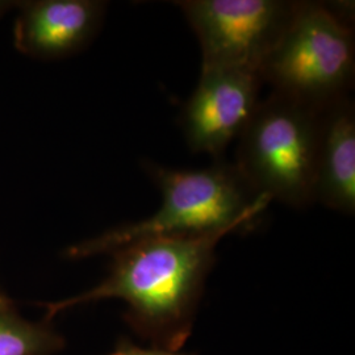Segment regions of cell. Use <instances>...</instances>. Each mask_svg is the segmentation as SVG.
Returning a JSON list of instances; mask_svg holds the SVG:
<instances>
[{
	"label": "cell",
	"mask_w": 355,
	"mask_h": 355,
	"mask_svg": "<svg viewBox=\"0 0 355 355\" xmlns=\"http://www.w3.org/2000/svg\"><path fill=\"white\" fill-rule=\"evenodd\" d=\"M230 230L142 239L117 248L110 274L89 291L46 303L45 321L76 305L120 299L125 321L154 347L179 352L190 338L215 250Z\"/></svg>",
	"instance_id": "1"
},
{
	"label": "cell",
	"mask_w": 355,
	"mask_h": 355,
	"mask_svg": "<svg viewBox=\"0 0 355 355\" xmlns=\"http://www.w3.org/2000/svg\"><path fill=\"white\" fill-rule=\"evenodd\" d=\"M145 168L161 192L158 211L148 218L69 248V258L112 253L129 242L150 237L218 230L234 233L252 224L271 203L266 196L254 193L234 164L221 159L199 170H175L153 162H148Z\"/></svg>",
	"instance_id": "2"
},
{
	"label": "cell",
	"mask_w": 355,
	"mask_h": 355,
	"mask_svg": "<svg viewBox=\"0 0 355 355\" xmlns=\"http://www.w3.org/2000/svg\"><path fill=\"white\" fill-rule=\"evenodd\" d=\"M262 82L315 111L346 96L354 86L353 24L328 1H296L291 21L261 66Z\"/></svg>",
	"instance_id": "3"
},
{
	"label": "cell",
	"mask_w": 355,
	"mask_h": 355,
	"mask_svg": "<svg viewBox=\"0 0 355 355\" xmlns=\"http://www.w3.org/2000/svg\"><path fill=\"white\" fill-rule=\"evenodd\" d=\"M318 111L271 92L239 137L234 166L258 196L293 208L316 203Z\"/></svg>",
	"instance_id": "4"
},
{
	"label": "cell",
	"mask_w": 355,
	"mask_h": 355,
	"mask_svg": "<svg viewBox=\"0 0 355 355\" xmlns=\"http://www.w3.org/2000/svg\"><path fill=\"white\" fill-rule=\"evenodd\" d=\"M290 0H179L202 51V69L261 71L291 21ZM261 74V73H259Z\"/></svg>",
	"instance_id": "5"
},
{
	"label": "cell",
	"mask_w": 355,
	"mask_h": 355,
	"mask_svg": "<svg viewBox=\"0 0 355 355\" xmlns=\"http://www.w3.org/2000/svg\"><path fill=\"white\" fill-rule=\"evenodd\" d=\"M263 82L258 71L202 69L198 86L184 103L179 125L187 146L221 159L250 121L261 102Z\"/></svg>",
	"instance_id": "6"
},
{
	"label": "cell",
	"mask_w": 355,
	"mask_h": 355,
	"mask_svg": "<svg viewBox=\"0 0 355 355\" xmlns=\"http://www.w3.org/2000/svg\"><path fill=\"white\" fill-rule=\"evenodd\" d=\"M16 49L36 60H61L87 48L102 28L101 0H29L13 3Z\"/></svg>",
	"instance_id": "7"
},
{
	"label": "cell",
	"mask_w": 355,
	"mask_h": 355,
	"mask_svg": "<svg viewBox=\"0 0 355 355\" xmlns=\"http://www.w3.org/2000/svg\"><path fill=\"white\" fill-rule=\"evenodd\" d=\"M315 200L354 215L355 105L350 96L318 111Z\"/></svg>",
	"instance_id": "8"
},
{
	"label": "cell",
	"mask_w": 355,
	"mask_h": 355,
	"mask_svg": "<svg viewBox=\"0 0 355 355\" xmlns=\"http://www.w3.org/2000/svg\"><path fill=\"white\" fill-rule=\"evenodd\" d=\"M64 347L62 336L49 321H28L8 299L0 300V355H54Z\"/></svg>",
	"instance_id": "9"
},
{
	"label": "cell",
	"mask_w": 355,
	"mask_h": 355,
	"mask_svg": "<svg viewBox=\"0 0 355 355\" xmlns=\"http://www.w3.org/2000/svg\"><path fill=\"white\" fill-rule=\"evenodd\" d=\"M107 355H195V354H180L179 352H171L159 347H142L130 343L128 338H121L116 343L114 350Z\"/></svg>",
	"instance_id": "10"
},
{
	"label": "cell",
	"mask_w": 355,
	"mask_h": 355,
	"mask_svg": "<svg viewBox=\"0 0 355 355\" xmlns=\"http://www.w3.org/2000/svg\"><path fill=\"white\" fill-rule=\"evenodd\" d=\"M4 299H7V297H6V296L1 293V291H0V300H4Z\"/></svg>",
	"instance_id": "11"
}]
</instances>
